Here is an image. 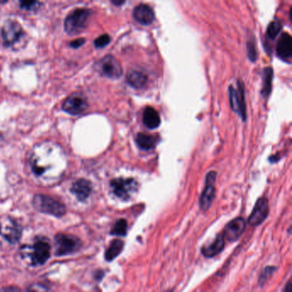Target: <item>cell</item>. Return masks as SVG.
Listing matches in <instances>:
<instances>
[{"instance_id":"cell-1","label":"cell","mask_w":292,"mask_h":292,"mask_svg":"<svg viewBox=\"0 0 292 292\" xmlns=\"http://www.w3.org/2000/svg\"><path fill=\"white\" fill-rule=\"evenodd\" d=\"M30 165L37 177H47L49 173L60 174L66 166V155L57 144L50 142L40 143L30 155Z\"/></svg>"},{"instance_id":"cell-2","label":"cell","mask_w":292,"mask_h":292,"mask_svg":"<svg viewBox=\"0 0 292 292\" xmlns=\"http://www.w3.org/2000/svg\"><path fill=\"white\" fill-rule=\"evenodd\" d=\"M35 209L41 213H47L55 217L64 216L66 213L65 206L53 198L44 195H37L33 199Z\"/></svg>"},{"instance_id":"cell-3","label":"cell","mask_w":292,"mask_h":292,"mask_svg":"<svg viewBox=\"0 0 292 292\" xmlns=\"http://www.w3.org/2000/svg\"><path fill=\"white\" fill-rule=\"evenodd\" d=\"M90 16V10L85 8L76 9L67 16L64 22V29L69 35H74L82 32L85 29Z\"/></svg>"},{"instance_id":"cell-4","label":"cell","mask_w":292,"mask_h":292,"mask_svg":"<svg viewBox=\"0 0 292 292\" xmlns=\"http://www.w3.org/2000/svg\"><path fill=\"white\" fill-rule=\"evenodd\" d=\"M111 187L116 196L128 200L137 192L138 184L133 178H115L111 181Z\"/></svg>"},{"instance_id":"cell-5","label":"cell","mask_w":292,"mask_h":292,"mask_svg":"<svg viewBox=\"0 0 292 292\" xmlns=\"http://www.w3.org/2000/svg\"><path fill=\"white\" fill-rule=\"evenodd\" d=\"M1 35L4 45L7 47H13L22 40L24 36V31L18 22L10 20L3 26Z\"/></svg>"},{"instance_id":"cell-6","label":"cell","mask_w":292,"mask_h":292,"mask_svg":"<svg viewBox=\"0 0 292 292\" xmlns=\"http://www.w3.org/2000/svg\"><path fill=\"white\" fill-rule=\"evenodd\" d=\"M0 236L10 243H16L22 236V228L10 217H3L0 219Z\"/></svg>"},{"instance_id":"cell-7","label":"cell","mask_w":292,"mask_h":292,"mask_svg":"<svg viewBox=\"0 0 292 292\" xmlns=\"http://www.w3.org/2000/svg\"><path fill=\"white\" fill-rule=\"evenodd\" d=\"M98 68L101 75L111 79H118L123 75V69L119 61L111 55L102 58L98 63Z\"/></svg>"},{"instance_id":"cell-8","label":"cell","mask_w":292,"mask_h":292,"mask_svg":"<svg viewBox=\"0 0 292 292\" xmlns=\"http://www.w3.org/2000/svg\"><path fill=\"white\" fill-rule=\"evenodd\" d=\"M217 173L215 172H210L206 175V186L201 193L200 197V207L202 211H207L213 203L215 198V180H216Z\"/></svg>"},{"instance_id":"cell-9","label":"cell","mask_w":292,"mask_h":292,"mask_svg":"<svg viewBox=\"0 0 292 292\" xmlns=\"http://www.w3.org/2000/svg\"><path fill=\"white\" fill-rule=\"evenodd\" d=\"M63 110L71 115H79L86 111L88 102L84 96L80 93L70 95L63 103Z\"/></svg>"},{"instance_id":"cell-10","label":"cell","mask_w":292,"mask_h":292,"mask_svg":"<svg viewBox=\"0 0 292 292\" xmlns=\"http://www.w3.org/2000/svg\"><path fill=\"white\" fill-rule=\"evenodd\" d=\"M56 241V254L58 256L71 254L79 248L81 243L78 238L73 236L57 235L55 238Z\"/></svg>"},{"instance_id":"cell-11","label":"cell","mask_w":292,"mask_h":292,"mask_svg":"<svg viewBox=\"0 0 292 292\" xmlns=\"http://www.w3.org/2000/svg\"><path fill=\"white\" fill-rule=\"evenodd\" d=\"M246 228V222L243 217H238L226 225L223 232V237L229 242H235L240 238Z\"/></svg>"},{"instance_id":"cell-12","label":"cell","mask_w":292,"mask_h":292,"mask_svg":"<svg viewBox=\"0 0 292 292\" xmlns=\"http://www.w3.org/2000/svg\"><path fill=\"white\" fill-rule=\"evenodd\" d=\"M269 213L268 200L266 197H260L254 205V209L248 218V224L252 226L261 225L267 219Z\"/></svg>"},{"instance_id":"cell-13","label":"cell","mask_w":292,"mask_h":292,"mask_svg":"<svg viewBox=\"0 0 292 292\" xmlns=\"http://www.w3.org/2000/svg\"><path fill=\"white\" fill-rule=\"evenodd\" d=\"M50 245L47 242L38 241L35 243L33 248L32 260L36 265H43L50 257Z\"/></svg>"},{"instance_id":"cell-14","label":"cell","mask_w":292,"mask_h":292,"mask_svg":"<svg viewBox=\"0 0 292 292\" xmlns=\"http://www.w3.org/2000/svg\"><path fill=\"white\" fill-rule=\"evenodd\" d=\"M134 19L143 25H149L155 18L154 12L147 4L141 3L133 10Z\"/></svg>"},{"instance_id":"cell-15","label":"cell","mask_w":292,"mask_h":292,"mask_svg":"<svg viewBox=\"0 0 292 292\" xmlns=\"http://www.w3.org/2000/svg\"><path fill=\"white\" fill-rule=\"evenodd\" d=\"M277 54L283 59L288 60L292 55V38L288 33H284L277 45Z\"/></svg>"},{"instance_id":"cell-16","label":"cell","mask_w":292,"mask_h":292,"mask_svg":"<svg viewBox=\"0 0 292 292\" xmlns=\"http://www.w3.org/2000/svg\"><path fill=\"white\" fill-rule=\"evenodd\" d=\"M70 191L78 200H85L92 192V184L86 179H79L74 183Z\"/></svg>"},{"instance_id":"cell-17","label":"cell","mask_w":292,"mask_h":292,"mask_svg":"<svg viewBox=\"0 0 292 292\" xmlns=\"http://www.w3.org/2000/svg\"><path fill=\"white\" fill-rule=\"evenodd\" d=\"M225 248V238L222 234H219L210 244H206L201 248V253L205 257H214L220 254Z\"/></svg>"},{"instance_id":"cell-18","label":"cell","mask_w":292,"mask_h":292,"mask_svg":"<svg viewBox=\"0 0 292 292\" xmlns=\"http://www.w3.org/2000/svg\"><path fill=\"white\" fill-rule=\"evenodd\" d=\"M143 124L150 130L157 129L160 125L159 112L152 106H147L145 108L143 111Z\"/></svg>"},{"instance_id":"cell-19","label":"cell","mask_w":292,"mask_h":292,"mask_svg":"<svg viewBox=\"0 0 292 292\" xmlns=\"http://www.w3.org/2000/svg\"><path fill=\"white\" fill-rule=\"evenodd\" d=\"M126 80L130 87L136 89H141L146 85L147 76L139 70H130L128 73Z\"/></svg>"},{"instance_id":"cell-20","label":"cell","mask_w":292,"mask_h":292,"mask_svg":"<svg viewBox=\"0 0 292 292\" xmlns=\"http://www.w3.org/2000/svg\"><path fill=\"white\" fill-rule=\"evenodd\" d=\"M157 138L153 136L146 135V134L139 133L136 137V143L137 146L140 147L141 149L148 150L153 149L157 144Z\"/></svg>"},{"instance_id":"cell-21","label":"cell","mask_w":292,"mask_h":292,"mask_svg":"<svg viewBox=\"0 0 292 292\" xmlns=\"http://www.w3.org/2000/svg\"><path fill=\"white\" fill-rule=\"evenodd\" d=\"M237 95H238V114L241 116L243 121H246L247 108H246V102H245L244 85L242 81L238 82Z\"/></svg>"},{"instance_id":"cell-22","label":"cell","mask_w":292,"mask_h":292,"mask_svg":"<svg viewBox=\"0 0 292 292\" xmlns=\"http://www.w3.org/2000/svg\"><path fill=\"white\" fill-rule=\"evenodd\" d=\"M273 70L271 67H267L263 71L262 76V89L261 95L264 98H267L270 96L272 91V84H273Z\"/></svg>"},{"instance_id":"cell-23","label":"cell","mask_w":292,"mask_h":292,"mask_svg":"<svg viewBox=\"0 0 292 292\" xmlns=\"http://www.w3.org/2000/svg\"><path fill=\"white\" fill-rule=\"evenodd\" d=\"M124 242L120 239H115L111 242L109 248L105 251V258L107 261H111L118 257L124 248Z\"/></svg>"},{"instance_id":"cell-24","label":"cell","mask_w":292,"mask_h":292,"mask_svg":"<svg viewBox=\"0 0 292 292\" xmlns=\"http://www.w3.org/2000/svg\"><path fill=\"white\" fill-rule=\"evenodd\" d=\"M127 221L124 219H118L115 223L114 226L111 231V235L118 236V237H124L127 234Z\"/></svg>"},{"instance_id":"cell-25","label":"cell","mask_w":292,"mask_h":292,"mask_svg":"<svg viewBox=\"0 0 292 292\" xmlns=\"http://www.w3.org/2000/svg\"><path fill=\"white\" fill-rule=\"evenodd\" d=\"M282 29V24L280 21H273L267 27V35L270 39L276 38Z\"/></svg>"},{"instance_id":"cell-26","label":"cell","mask_w":292,"mask_h":292,"mask_svg":"<svg viewBox=\"0 0 292 292\" xmlns=\"http://www.w3.org/2000/svg\"><path fill=\"white\" fill-rule=\"evenodd\" d=\"M229 99H230V105L232 110L238 113V95H237V90L232 85L229 87Z\"/></svg>"},{"instance_id":"cell-27","label":"cell","mask_w":292,"mask_h":292,"mask_svg":"<svg viewBox=\"0 0 292 292\" xmlns=\"http://www.w3.org/2000/svg\"><path fill=\"white\" fill-rule=\"evenodd\" d=\"M276 268L273 267H267L261 272L260 274V279H259V284L260 286H263L265 283L267 282V280L272 277L273 273L275 272Z\"/></svg>"},{"instance_id":"cell-28","label":"cell","mask_w":292,"mask_h":292,"mask_svg":"<svg viewBox=\"0 0 292 292\" xmlns=\"http://www.w3.org/2000/svg\"><path fill=\"white\" fill-rule=\"evenodd\" d=\"M110 42H111V38L108 35H100L95 41V46L98 48H105V46H107L110 43Z\"/></svg>"},{"instance_id":"cell-29","label":"cell","mask_w":292,"mask_h":292,"mask_svg":"<svg viewBox=\"0 0 292 292\" xmlns=\"http://www.w3.org/2000/svg\"><path fill=\"white\" fill-rule=\"evenodd\" d=\"M248 55L249 59L251 61L256 60L257 58V52H256V49H255V44H254V40H249L248 42Z\"/></svg>"},{"instance_id":"cell-30","label":"cell","mask_w":292,"mask_h":292,"mask_svg":"<svg viewBox=\"0 0 292 292\" xmlns=\"http://www.w3.org/2000/svg\"><path fill=\"white\" fill-rule=\"evenodd\" d=\"M42 3H40V2H35V1L27 2V1H23V2L20 3V7L26 10H35L38 9L39 6Z\"/></svg>"},{"instance_id":"cell-31","label":"cell","mask_w":292,"mask_h":292,"mask_svg":"<svg viewBox=\"0 0 292 292\" xmlns=\"http://www.w3.org/2000/svg\"><path fill=\"white\" fill-rule=\"evenodd\" d=\"M27 292H49L47 286L42 284H33L28 288Z\"/></svg>"},{"instance_id":"cell-32","label":"cell","mask_w":292,"mask_h":292,"mask_svg":"<svg viewBox=\"0 0 292 292\" xmlns=\"http://www.w3.org/2000/svg\"><path fill=\"white\" fill-rule=\"evenodd\" d=\"M84 42H85L84 39H77L76 41H73V42H71V43H70V46L74 48H79V47H81V46L84 43Z\"/></svg>"},{"instance_id":"cell-33","label":"cell","mask_w":292,"mask_h":292,"mask_svg":"<svg viewBox=\"0 0 292 292\" xmlns=\"http://www.w3.org/2000/svg\"><path fill=\"white\" fill-rule=\"evenodd\" d=\"M20 292L19 290L17 289L16 287H14V286H10V287H8L6 289L4 290V292Z\"/></svg>"},{"instance_id":"cell-34","label":"cell","mask_w":292,"mask_h":292,"mask_svg":"<svg viewBox=\"0 0 292 292\" xmlns=\"http://www.w3.org/2000/svg\"><path fill=\"white\" fill-rule=\"evenodd\" d=\"M292 284H291V281L287 283V285H286V288L284 290V292H292Z\"/></svg>"},{"instance_id":"cell-35","label":"cell","mask_w":292,"mask_h":292,"mask_svg":"<svg viewBox=\"0 0 292 292\" xmlns=\"http://www.w3.org/2000/svg\"><path fill=\"white\" fill-rule=\"evenodd\" d=\"M172 292V291H169V292Z\"/></svg>"}]
</instances>
